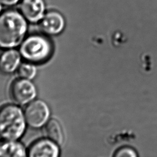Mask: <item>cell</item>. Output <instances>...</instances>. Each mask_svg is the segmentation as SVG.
Returning a JSON list of instances; mask_svg holds the SVG:
<instances>
[{
  "label": "cell",
  "mask_w": 157,
  "mask_h": 157,
  "mask_svg": "<svg viewBox=\"0 0 157 157\" xmlns=\"http://www.w3.org/2000/svg\"><path fill=\"white\" fill-rule=\"evenodd\" d=\"M27 29V20L20 12L10 9L1 13L0 48H13L20 45Z\"/></svg>",
  "instance_id": "1"
},
{
  "label": "cell",
  "mask_w": 157,
  "mask_h": 157,
  "mask_svg": "<svg viewBox=\"0 0 157 157\" xmlns=\"http://www.w3.org/2000/svg\"><path fill=\"white\" fill-rule=\"evenodd\" d=\"M25 113L17 105L7 104L0 107V138L6 140L20 139L26 129Z\"/></svg>",
  "instance_id": "2"
},
{
  "label": "cell",
  "mask_w": 157,
  "mask_h": 157,
  "mask_svg": "<svg viewBox=\"0 0 157 157\" xmlns=\"http://www.w3.org/2000/svg\"><path fill=\"white\" fill-rule=\"evenodd\" d=\"M53 50L51 40L45 36L31 34L23 40L20 45V53L28 62L36 64L47 61Z\"/></svg>",
  "instance_id": "3"
},
{
  "label": "cell",
  "mask_w": 157,
  "mask_h": 157,
  "mask_svg": "<svg viewBox=\"0 0 157 157\" xmlns=\"http://www.w3.org/2000/svg\"><path fill=\"white\" fill-rule=\"evenodd\" d=\"M24 113L28 125L37 128L45 124L48 121L50 109L45 102L37 99L28 103Z\"/></svg>",
  "instance_id": "4"
},
{
  "label": "cell",
  "mask_w": 157,
  "mask_h": 157,
  "mask_svg": "<svg viewBox=\"0 0 157 157\" xmlns=\"http://www.w3.org/2000/svg\"><path fill=\"white\" fill-rule=\"evenodd\" d=\"M10 95L14 102L25 105L33 101L36 96V88L30 80L20 78L12 83Z\"/></svg>",
  "instance_id": "5"
},
{
  "label": "cell",
  "mask_w": 157,
  "mask_h": 157,
  "mask_svg": "<svg viewBox=\"0 0 157 157\" xmlns=\"http://www.w3.org/2000/svg\"><path fill=\"white\" fill-rule=\"evenodd\" d=\"M58 145L47 137L38 139L29 147L28 157H59Z\"/></svg>",
  "instance_id": "6"
},
{
  "label": "cell",
  "mask_w": 157,
  "mask_h": 157,
  "mask_svg": "<svg viewBox=\"0 0 157 157\" xmlns=\"http://www.w3.org/2000/svg\"><path fill=\"white\" fill-rule=\"evenodd\" d=\"M45 4L44 0H21L20 12L30 23L39 22L45 15Z\"/></svg>",
  "instance_id": "7"
},
{
  "label": "cell",
  "mask_w": 157,
  "mask_h": 157,
  "mask_svg": "<svg viewBox=\"0 0 157 157\" xmlns=\"http://www.w3.org/2000/svg\"><path fill=\"white\" fill-rule=\"evenodd\" d=\"M41 31L50 36L58 35L64 29L65 20L63 16L57 11H50L45 13L39 21Z\"/></svg>",
  "instance_id": "8"
},
{
  "label": "cell",
  "mask_w": 157,
  "mask_h": 157,
  "mask_svg": "<svg viewBox=\"0 0 157 157\" xmlns=\"http://www.w3.org/2000/svg\"><path fill=\"white\" fill-rule=\"evenodd\" d=\"M21 54L14 48H7L0 52V73L9 74L20 65Z\"/></svg>",
  "instance_id": "9"
},
{
  "label": "cell",
  "mask_w": 157,
  "mask_h": 157,
  "mask_svg": "<svg viewBox=\"0 0 157 157\" xmlns=\"http://www.w3.org/2000/svg\"><path fill=\"white\" fill-rule=\"evenodd\" d=\"M0 157H28L24 145L15 140L0 142Z\"/></svg>",
  "instance_id": "10"
},
{
  "label": "cell",
  "mask_w": 157,
  "mask_h": 157,
  "mask_svg": "<svg viewBox=\"0 0 157 157\" xmlns=\"http://www.w3.org/2000/svg\"><path fill=\"white\" fill-rule=\"evenodd\" d=\"M44 132L46 137L58 145L63 144L64 134L59 122L54 118L49 120L45 124Z\"/></svg>",
  "instance_id": "11"
},
{
  "label": "cell",
  "mask_w": 157,
  "mask_h": 157,
  "mask_svg": "<svg viewBox=\"0 0 157 157\" xmlns=\"http://www.w3.org/2000/svg\"><path fill=\"white\" fill-rule=\"evenodd\" d=\"M17 72L20 78L31 80L36 76L37 70L33 63L28 62L21 64L17 69Z\"/></svg>",
  "instance_id": "12"
},
{
  "label": "cell",
  "mask_w": 157,
  "mask_h": 157,
  "mask_svg": "<svg viewBox=\"0 0 157 157\" xmlns=\"http://www.w3.org/2000/svg\"><path fill=\"white\" fill-rule=\"evenodd\" d=\"M113 157H138L136 151L129 146H123L116 150Z\"/></svg>",
  "instance_id": "13"
},
{
  "label": "cell",
  "mask_w": 157,
  "mask_h": 157,
  "mask_svg": "<svg viewBox=\"0 0 157 157\" xmlns=\"http://www.w3.org/2000/svg\"><path fill=\"white\" fill-rule=\"evenodd\" d=\"M20 1L21 0H0V3L6 6H13Z\"/></svg>",
  "instance_id": "14"
},
{
  "label": "cell",
  "mask_w": 157,
  "mask_h": 157,
  "mask_svg": "<svg viewBox=\"0 0 157 157\" xmlns=\"http://www.w3.org/2000/svg\"><path fill=\"white\" fill-rule=\"evenodd\" d=\"M2 10V4L0 3V14H1V12Z\"/></svg>",
  "instance_id": "15"
}]
</instances>
